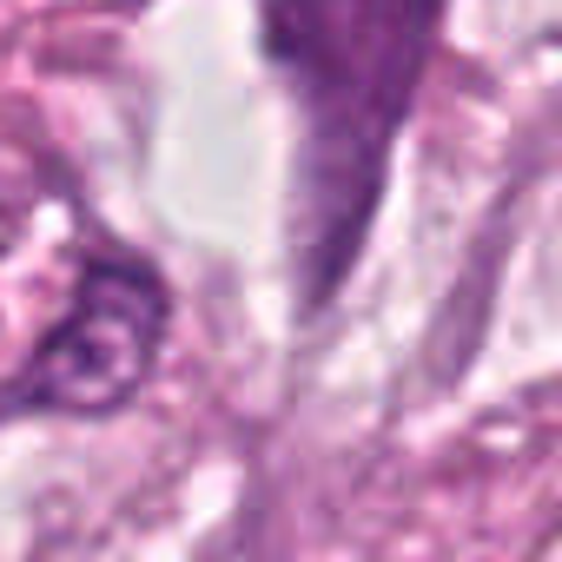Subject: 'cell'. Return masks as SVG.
I'll use <instances>...</instances> for the list:
<instances>
[{"instance_id":"obj_1","label":"cell","mask_w":562,"mask_h":562,"mask_svg":"<svg viewBox=\"0 0 562 562\" xmlns=\"http://www.w3.org/2000/svg\"><path fill=\"white\" fill-rule=\"evenodd\" d=\"M265 54L299 106L292 271L299 305L325 312L358 265L384 199L391 139L417 100L443 0H258Z\"/></svg>"},{"instance_id":"obj_2","label":"cell","mask_w":562,"mask_h":562,"mask_svg":"<svg viewBox=\"0 0 562 562\" xmlns=\"http://www.w3.org/2000/svg\"><path fill=\"white\" fill-rule=\"evenodd\" d=\"M172 305L166 278L146 258L106 251L80 271L67 318L47 331V345L21 364V378L0 391V411H120L166 345Z\"/></svg>"}]
</instances>
